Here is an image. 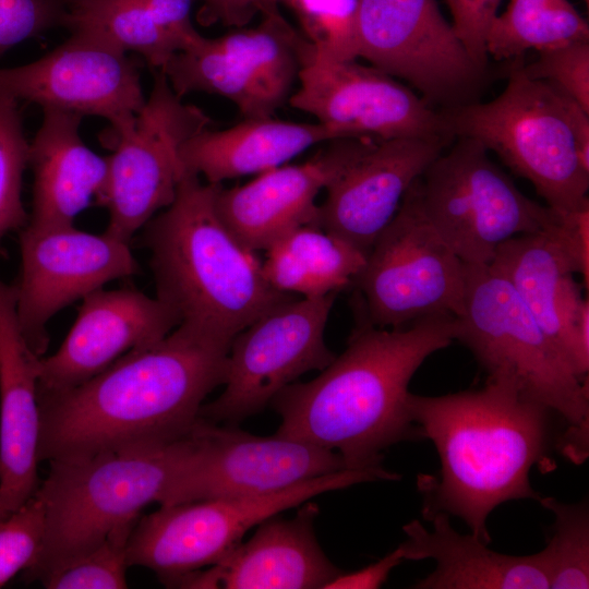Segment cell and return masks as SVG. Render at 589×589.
<instances>
[{
	"mask_svg": "<svg viewBox=\"0 0 589 589\" xmlns=\"http://www.w3.org/2000/svg\"><path fill=\"white\" fill-rule=\"evenodd\" d=\"M16 313V291L0 279V507L10 514L39 486V360Z\"/></svg>",
	"mask_w": 589,
	"mask_h": 589,
	"instance_id": "7402d4cb",
	"label": "cell"
},
{
	"mask_svg": "<svg viewBox=\"0 0 589 589\" xmlns=\"http://www.w3.org/2000/svg\"><path fill=\"white\" fill-rule=\"evenodd\" d=\"M554 515L553 534L542 550L551 589L589 588V507L587 501L563 503L540 497Z\"/></svg>",
	"mask_w": 589,
	"mask_h": 589,
	"instance_id": "1f68e13d",
	"label": "cell"
},
{
	"mask_svg": "<svg viewBox=\"0 0 589 589\" xmlns=\"http://www.w3.org/2000/svg\"><path fill=\"white\" fill-rule=\"evenodd\" d=\"M501 0H446L452 26L471 59L482 69L486 65L485 36L497 15Z\"/></svg>",
	"mask_w": 589,
	"mask_h": 589,
	"instance_id": "f35d334b",
	"label": "cell"
},
{
	"mask_svg": "<svg viewBox=\"0 0 589 589\" xmlns=\"http://www.w3.org/2000/svg\"><path fill=\"white\" fill-rule=\"evenodd\" d=\"M230 345L181 323L84 383L37 394L39 461L187 436L207 395L225 384Z\"/></svg>",
	"mask_w": 589,
	"mask_h": 589,
	"instance_id": "6da1fadb",
	"label": "cell"
},
{
	"mask_svg": "<svg viewBox=\"0 0 589 589\" xmlns=\"http://www.w3.org/2000/svg\"><path fill=\"white\" fill-rule=\"evenodd\" d=\"M211 124L200 108L182 103L157 70L142 109L110 131L112 154L107 157V180L97 200L109 212L106 233L130 243L136 230L172 203L185 171L180 147Z\"/></svg>",
	"mask_w": 589,
	"mask_h": 589,
	"instance_id": "8fae6325",
	"label": "cell"
},
{
	"mask_svg": "<svg viewBox=\"0 0 589 589\" xmlns=\"http://www.w3.org/2000/svg\"><path fill=\"white\" fill-rule=\"evenodd\" d=\"M521 69L528 76L552 84L589 112V40L540 51Z\"/></svg>",
	"mask_w": 589,
	"mask_h": 589,
	"instance_id": "8d00e7d4",
	"label": "cell"
},
{
	"mask_svg": "<svg viewBox=\"0 0 589 589\" xmlns=\"http://www.w3.org/2000/svg\"><path fill=\"white\" fill-rule=\"evenodd\" d=\"M585 1H586V3H588V0H585Z\"/></svg>",
	"mask_w": 589,
	"mask_h": 589,
	"instance_id": "f6af8a7d",
	"label": "cell"
},
{
	"mask_svg": "<svg viewBox=\"0 0 589 589\" xmlns=\"http://www.w3.org/2000/svg\"><path fill=\"white\" fill-rule=\"evenodd\" d=\"M9 514H7L1 507H0V519L7 517Z\"/></svg>",
	"mask_w": 589,
	"mask_h": 589,
	"instance_id": "ee69618b",
	"label": "cell"
},
{
	"mask_svg": "<svg viewBox=\"0 0 589 589\" xmlns=\"http://www.w3.org/2000/svg\"><path fill=\"white\" fill-rule=\"evenodd\" d=\"M380 140L371 136L328 141L310 159L262 172L239 187H219L216 208L229 230L251 251H265L302 226L318 227L315 200Z\"/></svg>",
	"mask_w": 589,
	"mask_h": 589,
	"instance_id": "ac0fdd59",
	"label": "cell"
},
{
	"mask_svg": "<svg viewBox=\"0 0 589 589\" xmlns=\"http://www.w3.org/2000/svg\"><path fill=\"white\" fill-rule=\"evenodd\" d=\"M261 23L229 33L215 43L242 63L281 106L303 68L315 58V49L301 31L280 13L277 4L260 9Z\"/></svg>",
	"mask_w": 589,
	"mask_h": 589,
	"instance_id": "83f0119b",
	"label": "cell"
},
{
	"mask_svg": "<svg viewBox=\"0 0 589 589\" xmlns=\"http://www.w3.org/2000/svg\"><path fill=\"white\" fill-rule=\"evenodd\" d=\"M553 223L544 229L560 244L568 257L575 274L582 277V286L589 285V207L573 212L555 211Z\"/></svg>",
	"mask_w": 589,
	"mask_h": 589,
	"instance_id": "ab89813d",
	"label": "cell"
},
{
	"mask_svg": "<svg viewBox=\"0 0 589 589\" xmlns=\"http://www.w3.org/2000/svg\"><path fill=\"white\" fill-rule=\"evenodd\" d=\"M262 271L275 289L316 298L352 286L366 254L317 226H302L265 250Z\"/></svg>",
	"mask_w": 589,
	"mask_h": 589,
	"instance_id": "4316f807",
	"label": "cell"
},
{
	"mask_svg": "<svg viewBox=\"0 0 589 589\" xmlns=\"http://www.w3.org/2000/svg\"><path fill=\"white\" fill-rule=\"evenodd\" d=\"M160 71L180 97L192 92L223 96L238 107L244 119L272 118L280 107L214 38L203 37L196 45L176 52Z\"/></svg>",
	"mask_w": 589,
	"mask_h": 589,
	"instance_id": "f1b7e54d",
	"label": "cell"
},
{
	"mask_svg": "<svg viewBox=\"0 0 589 589\" xmlns=\"http://www.w3.org/2000/svg\"><path fill=\"white\" fill-rule=\"evenodd\" d=\"M134 526L116 529L96 549L53 573L41 585L48 589L127 588V544Z\"/></svg>",
	"mask_w": 589,
	"mask_h": 589,
	"instance_id": "e575fe53",
	"label": "cell"
},
{
	"mask_svg": "<svg viewBox=\"0 0 589 589\" xmlns=\"http://www.w3.org/2000/svg\"><path fill=\"white\" fill-rule=\"evenodd\" d=\"M28 156L19 101L0 94V240L27 221L21 192Z\"/></svg>",
	"mask_w": 589,
	"mask_h": 589,
	"instance_id": "836d02e7",
	"label": "cell"
},
{
	"mask_svg": "<svg viewBox=\"0 0 589 589\" xmlns=\"http://www.w3.org/2000/svg\"><path fill=\"white\" fill-rule=\"evenodd\" d=\"M399 545L378 561L351 573H341L325 589H376L388 578L390 572L404 562Z\"/></svg>",
	"mask_w": 589,
	"mask_h": 589,
	"instance_id": "7bdbcfd3",
	"label": "cell"
},
{
	"mask_svg": "<svg viewBox=\"0 0 589 589\" xmlns=\"http://www.w3.org/2000/svg\"><path fill=\"white\" fill-rule=\"evenodd\" d=\"M398 477L383 467L344 469L263 495L160 505L136 521L127 544L128 565L149 568L164 582L218 563L251 528L314 496Z\"/></svg>",
	"mask_w": 589,
	"mask_h": 589,
	"instance_id": "9c48e42d",
	"label": "cell"
},
{
	"mask_svg": "<svg viewBox=\"0 0 589 589\" xmlns=\"http://www.w3.org/2000/svg\"><path fill=\"white\" fill-rule=\"evenodd\" d=\"M65 5L63 26L95 32L125 52H137L156 70L180 51L144 0H65Z\"/></svg>",
	"mask_w": 589,
	"mask_h": 589,
	"instance_id": "4dcf8cb0",
	"label": "cell"
},
{
	"mask_svg": "<svg viewBox=\"0 0 589 589\" xmlns=\"http://www.w3.org/2000/svg\"><path fill=\"white\" fill-rule=\"evenodd\" d=\"M450 142L441 139L383 140L326 190L318 227L363 253L390 223L411 187Z\"/></svg>",
	"mask_w": 589,
	"mask_h": 589,
	"instance_id": "ffe728a7",
	"label": "cell"
},
{
	"mask_svg": "<svg viewBox=\"0 0 589 589\" xmlns=\"http://www.w3.org/2000/svg\"><path fill=\"white\" fill-rule=\"evenodd\" d=\"M315 58L356 60L358 0H288Z\"/></svg>",
	"mask_w": 589,
	"mask_h": 589,
	"instance_id": "d6a6232c",
	"label": "cell"
},
{
	"mask_svg": "<svg viewBox=\"0 0 589 589\" xmlns=\"http://www.w3.org/2000/svg\"><path fill=\"white\" fill-rule=\"evenodd\" d=\"M466 265L424 215L413 183L353 279L354 311L372 325L397 328L459 312Z\"/></svg>",
	"mask_w": 589,
	"mask_h": 589,
	"instance_id": "30bf717a",
	"label": "cell"
},
{
	"mask_svg": "<svg viewBox=\"0 0 589 589\" xmlns=\"http://www.w3.org/2000/svg\"><path fill=\"white\" fill-rule=\"evenodd\" d=\"M20 251L16 313L26 341L39 357L49 344L47 323L57 312L109 281L140 272L129 243L74 225L28 224L20 235Z\"/></svg>",
	"mask_w": 589,
	"mask_h": 589,
	"instance_id": "9a60e30c",
	"label": "cell"
},
{
	"mask_svg": "<svg viewBox=\"0 0 589 589\" xmlns=\"http://www.w3.org/2000/svg\"><path fill=\"white\" fill-rule=\"evenodd\" d=\"M188 435L169 443L49 460L48 474L35 493L45 507L44 539L24 570L25 580L43 582L96 549L116 529L135 525L146 505H160L178 473Z\"/></svg>",
	"mask_w": 589,
	"mask_h": 589,
	"instance_id": "5b68a950",
	"label": "cell"
},
{
	"mask_svg": "<svg viewBox=\"0 0 589 589\" xmlns=\"http://www.w3.org/2000/svg\"><path fill=\"white\" fill-rule=\"evenodd\" d=\"M345 137L335 129L317 123H296L273 118L244 119L226 129H204L180 147L185 171L202 175L208 183L283 166L315 144Z\"/></svg>",
	"mask_w": 589,
	"mask_h": 589,
	"instance_id": "d4e9b609",
	"label": "cell"
},
{
	"mask_svg": "<svg viewBox=\"0 0 589 589\" xmlns=\"http://www.w3.org/2000/svg\"><path fill=\"white\" fill-rule=\"evenodd\" d=\"M221 183H203L184 171L172 203L146 225L157 298L187 323L218 338L235 336L275 306L297 298L272 287L256 252L221 220L216 194Z\"/></svg>",
	"mask_w": 589,
	"mask_h": 589,
	"instance_id": "277c9868",
	"label": "cell"
},
{
	"mask_svg": "<svg viewBox=\"0 0 589 589\" xmlns=\"http://www.w3.org/2000/svg\"><path fill=\"white\" fill-rule=\"evenodd\" d=\"M407 409L441 460L438 477L421 476L418 482L425 519L437 512L457 516L489 544L486 519L495 507L540 498L529 473L546 459L553 413L509 380L488 377L480 389L442 396L409 393Z\"/></svg>",
	"mask_w": 589,
	"mask_h": 589,
	"instance_id": "3957f363",
	"label": "cell"
},
{
	"mask_svg": "<svg viewBox=\"0 0 589 589\" xmlns=\"http://www.w3.org/2000/svg\"><path fill=\"white\" fill-rule=\"evenodd\" d=\"M45 532V507L34 494L0 519V587L36 558Z\"/></svg>",
	"mask_w": 589,
	"mask_h": 589,
	"instance_id": "d590c367",
	"label": "cell"
},
{
	"mask_svg": "<svg viewBox=\"0 0 589 589\" xmlns=\"http://www.w3.org/2000/svg\"><path fill=\"white\" fill-rule=\"evenodd\" d=\"M65 0H0V57L13 46L62 25Z\"/></svg>",
	"mask_w": 589,
	"mask_h": 589,
	"instance_id": "74e56055",
	"label": "cell"
},
{
	"mask_svg": "<svg viewBox=\"0 0 589 589\" xmlns=\"http://www.w3.org/2000/svg\"><path fill=\"white\" fill-rule=\"evenodd\" d=\"M358 57L417 88L429 105H458L483 69L435 0H358Z\"/></svg>",
	"mask_w": 589,
	"mask_h": 589,
	"instance_id": "5bb4252c",
	"label": "cell"
},
{
	"mask_svg": "<svg viewBox=\"0 0 589 589\" xmlns=\"http://www.w3.org/2000/svg\"><path fill=\"white\" fill-rule=\"evenodd\" d=\"M582 40H589L588 23L568 0H509L489 26L485 51L503 60Z\"/></svg>",
	"mask_w": 589,
	"mask_h": 589,
	"instance_id": "f546056e",
	"label": "cell"
},
{
	"mask_svg": "<svg viewBox=\"0 0 589 589\" xmlns=\"http://www.w3.org/2000/svg\"><path fill=\"white\" fill-rule=\"evenodd\" d=\"M300 506L291 519L277 514L260 522L248 541H241L218 563L185 573L180 587L325 589L342 570L316 539L317 505L306 501Z\"/></svg>",
	"mask_w": 589,
	"mask_h": 589,
	"instance_id": "44dd1931",
	"label": "cell"
},
{
	"mask_svg": "<svg viewBox=\"0 0 589 589\" xmlns=\"http://www.w3.org/2000/svg\"><path fill=\"white\" fill-rule=\"evenodd\" d=\"M455 137H471L528 180L557 212L589 207V112L552 84L512 71L489 103L442 112Z\"/></svg>",
	"mask_w": 589,
	"mask_h": 589,
	"instance_id": "8992f818",
	"label": "cell"
},
{
	"mask_svg": "<svg viewBox=\"0 0 589 589\" xmlns=\"http://www.w3.org/2000/svg\"><path fill=\"white\" fill-rule=\"evenodd\" d=\"M466 265L456 340L473 353L489 377L509 380L525 396L568 425L563 452L588 455L589 388L573 371L512 285L491 265Z\"/></svg>",
	"mask_w": 589,
	"mask_h": 589,
	"instance_id": "52a82bcc",
	"label": "cell"
},
{
	"mask_svg": "<svg viewBox=\"0 0 589 589\" xmlns=\"http://www.w3.org/2000/svg\"><path fill=\"white\" fill-rule=\"evenodd\" d=\"M336 294L286 301L238 333L227 356L225 389L203 404L200 417L236 425L304 373L330 364L336 356L324 334Z\"/></svg>",
	"mask_w": 589,
	"mask_h": 589,
	"instance_id": "7c38bea8",
	"label": "cell"
},
{
	"mask_svg": "<svg viewBox=\"0 0 589 589\" xmlns=\"http://www.w3.org/2000/svg\"><path fill=\"white\" fill-rule=\"evenodd\" d=\"M432 529L419 520L402 527L406 540L399 544L404 558L433 560L435 569L419 580L418 589H546L550 588L542 551L531 555L503 554L488 548L477 537L461 534L449 515L429 516Z\"/></svg>",
	"mask_w": 589,
	"mask_h": 589,
	"instance_id": "603a6c76",
	"label": "cell"
},
{
	"mask_svg": "<svg viewBox=\"0 0 589 589\" xmlns=\"http://www.w3.org/2000/svg\"><path fill=\"white\" fill-rule=\"evenodd\" d=\"M199 19L202 24L221 23L226 26L247 24L260 9L288 0H201Z\"/></svg>",
	"mask_w": 589,
	"mask_h": 589,
	"instance_id": "b9f144b4",
	"label": "cell"
},
{
	"mask_svg": "<svg viewBox=\"0 0 589 589\" xmlns=\"http://www.w3.org/2000/svg\"><path fill=\"white\" fill-rule=\"evenodd\" d=\"M489 265L512 285L573 369V333L588 298L557 241L545 230L514 237Z\"/></svg>",
	"mask_w": 589,
	"mask_h": 589,
	"instance_id": "484cf974",
	"label": "cell"
},
{
	"mask_svg": "<svg viewBox=\"0 0 589 589\" xmlns=\"http://www.w3.org/2000/svg\"><path fill=\"white\" fill-rule=\"evenodd\" d=\"M413 188L431 225L467 265L491 264L503 243L546 229L556 214L526 196L471 137H457Z\"/></svg>",
	"mask_w": 589,
	"mask_h": 589,
	"instance_id": "ba28073f",
	"label": "cell"
},
{
	"mask_svg": "<svg viewBox=\"0 0 589 589\" xmlns=\"http://www.w3.org/2000/svg\"><path fill=\"white\" fill-rule=\"evenodd\" d=\"M298 81L289 104L345 137L454 140L442 112L374 67L314 58Z\"/></svg>",
	"mask_w": 589,
	"mask_h": 589,
	"instance_id": "e0dca14e",
	"label": "cell"
},
{
	"mask_svg": "<svg viewBox=\"0 0 589 589\" xmlns=\"http://www.w3.org/2000/svg\"><path fill=\"white\" fill-rule=\"evenodd\" d=\"M180 324L159 298L133 289H98L83 298L58 351L39 360L37 394L63 390L97 375L127 352L153 345Z\"/></svg>",
	"mask_w": 589,
	"mask_h": 589,
	"instance_id": "d6986e66",
	"label": "cell"
},
{
	"mask_svg": "<svg viewBox=\"0 0 589 589\" xmlns=\"http://www.w3.org/2000/svg\"><path fill=\"white\" fill-rule=\"evenodd\" d=\"M81 118L44 109L43 123L29 144L28 164L34 171L31 225H73L92 199L97 201L103 193L108 160L82 141Z\"/></svg>",
	"mask_w": 589,
	"mask_h": 589,
	"instance_id": "cb8c5ba5",
	"label": "cell"
},
{
	"mask_svg": "<svg viewBox=\"0 0 589 589\" xmlns=\"http://www.w3.org/2000/svg\"><path fill=\"white\" fill-rule=\"evenodd\" d=\"M0 94L81 117L93 115L118 128L146 98L133 59L101 35L85 29L28 64L0 69Z\"/></svg>",
	"mask_w": 589,
	"mask_h": 589,
	"instance_id": "2e32d148",
	"label": "cell"
},
{
	"mask_svg": "<svg viewBox=\"0 0 589 589\" xmlns=\"http://www.w3.org/2000/svg\"><path fill=\"white\" fill-rule=\"evenodd\" d=\"M344 469L347 465L336 452L200 418L160 505L263 495Z\"/></svg>",
	"mask_w": 589,
	"mask_h": 589,
	"instance_id": "4fadbf2b",
	"label": "cell"
},
{
	"mask_svg": "<svg viewBox=\"0 0 589 589\" xmlns=\"http://www.w3.org/2000/svg\"><path fill=\"white\" fill-rule=\"evenodd\" d=\"M354 312L344 352L271 404L281 418L275 434L336 452L348 469H371L382 467L385 448L419 436L407 409L409 383L425 359L456 340L457 323L437 314L386 328Z\"/></svg>",
	"mask_w": 589,
	"mask_h": 589,
	"instance_id": "7a4b0ae2",
	"label": "cell"
},
{
	"mask_svg": "<svg viewBox=\"0 0 589 589\" xmlns=\"http://www.w3.org/2000/svg\"><path fill=\"white\" fill-rule=\"evenodd\" d=\"M158 25L177 43L180 50L196 45L203 36L191 20L193 0H144Z\"/></svg>",
	"mask_w": 589,
	"mask_h": 589,
	"instance_id": "60d3db41",
	"label": "cell"
}]
</instances>
